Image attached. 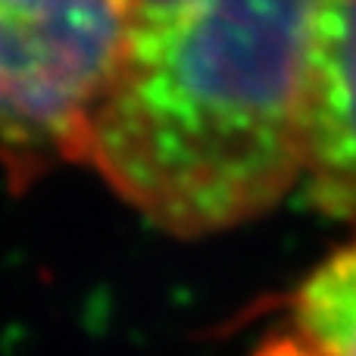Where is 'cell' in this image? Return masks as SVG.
<instances>
[{
    "label": "cell",
    "instance_id": "1",
    "mask_svg": "<svg viewBox=\"0 0 356 356\" xmlns=\"http://www.w3.org/2000/svg\"><path fill=\"white\" fill-rule=\"evenodd\" d=\"M322 3L125 0V60L88 166L181 238L269 213L300 184Z\"/></svg>",
    "mask_w": 356,
    "mask_h": 356
},
{
    "label": "cell",
    "instance_id": "2",
    "mask_svg": "<svg viewBox=\"0 0 356 356\" xmlns=\"http://www.w3.org/2000/svg\"><path fill=\"white\" fill-rule=\"evenodd\" d=\"M125 44V0H0V172L13 191L88 166Z\"/></svg>",
    "mask_w": 356,
    "mask_h": 356
},
{
    "label": "cell",
    "instance_id": "3",
    "mask_svg": "<svg viewBox=\"0 0 356 356\" xmlns=\"http://www.w3.org/2000/svg\"><path fill=\"white\" fill-rule=\"evenodd\" d=\"M300 184L325 216L356 225V0H325L319 13Z\"/></svg>",
    "mask_w": 356,
    "mask_h": 356
},
{
    "label": "cell",
    "instance_id": "4",
    "mask_svg": "<svg viewBox=\"0 0 356 356\" xmlns=\"http://www.w3.org/2000/svg\"><path fill=\"white\" fill-rule=\"evenodd\" d=\"M253 356H356V241L297 282Z\"/></svg>",
    "mask_w": 356,
    "mask_h": 356
}]
</instances>
